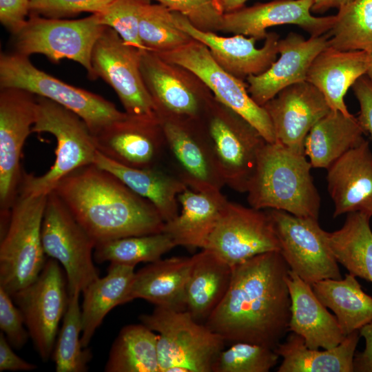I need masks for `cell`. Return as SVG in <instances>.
I'll use <instances>...</instances> for the list:
<instances>
[{"mask_svg":"<svg viewBox=\"0 0 372 372\" xmlns=\"http://www.w3.org/2000/svg\"><path fill=\"white\" fill-rule=\"evenodd\" d=\"M37 96L17 87L0 88V218H8L19 195L21 151L35 123Z\"/></svg>","mask_w":372,"mask_h":372,"instance_id":"cell-15","label":"cell"},{"mask_svg":"<svg viewBox=\"0 0 372 372\" xmlns=\"http://www.w3.org/2000/svg\"><path fill=\"white\" fill-rule=\"evenodd\" d=\"M149 0H114L98 15L100 23L115 30L128 45L146 50L138 34L140 10Z\"/></svg>","mask_w":372,"mask_h":372,"instance_id":"cell-42","label":"cell"},{"mask_svg":"<svg viewBox=\"0 0 372 372\" xmlns=\"http://www.w3.org/2000/svg\"><path fill=\"white\" fill-rule=\"evenodd\" d=\"M352 88L360 108L357 118L364 131L372 138V81L364 74L354 83Z\"/></svg>","mask_w":372,"mask_h":372,"instance_id":"cell-47","label":"cell"},{"mask_svg":"<svg viewBox=\"0 0 372 372\" xmlns=\"http://www.w3.org/2000/svg\"><path fill=\"white\" fill-rule=\"evenodd\" d=\"M156 54L192 72L213 92L216 101L250 123L267 142H276L270 118L265 109L249 95L247 83L219 65L204 44L193 39L172 51Z\"/></svg>","mask_w":372,"mask_h":372,"instance_id":"cell-11","label":"cell"},{"mask_svg":"<svg viewBox=\"0 0 372 372\" xmlns=\"http://www.w3.org/2000/svg\"><path fill=\"white\" fill-rule=\"evenodd\" d=\"M267 211L278 240L279 251L291 271L311 285L324 279L342 278L328 232L321 228L318 219L282 210Z\"/></svg>","mask_w":372,"mask_h":372,"instance_id":"cell-13","label":"cell"},{"mask_svg":"<svg viewBox=\"0 0 372 372\" xmlns=\"http://www.w3.org/2000/svg\"><path fill=\"white\" fill-rule=\"evenodd\" d=\"M158 334L160 372H213L224 349L225 340L205 324L195 320L187 311L156 307L139 316Z\"/></svg>","mask_w":372,"mask_h":372,"instance_id":"cell-5","label":"cell"},{"mask_svg":"<svg viewBox=\"0 0 372 372\" xmlns=\"http://www.w3.org/2000/svg\"><path fill=\"white\" fill-rule=\"evenodd\" d=\"M366 74L372 81V52H369V64Z\"/></svg>","mask_w":372,"mask_h":372,"instance_id":"cell-52","label":"cell"},{"mask_svg":"<svg viewBox=\"0 0 372 372\" xmlns=\"http://www.w3.org/2000/svg\"><path fill=\"white\" fill-rule=\"evenodd\" d=\"M105 28L97 14L72 20L30 14L23 28L12 35L13 52L29 57L43 54L53 63L72 60L81 64L92 80V52Z\"/></svg>","mask_w":372,"mask_h":372,"instance_id":"cell-9","label":"cell"},{"mask_svg":"<svg viewBox=\"0 0 372 372\" xmlns=\"http://www.w3.org/2000/svg\"><path fill=\"white\" fill-rule=\"evenodd\" d=\"M138 34L145 50L154 53L172 51L193 40L176 25L173 12L151 1L141 8Z\"/></svg>","mask_w":372,"mask_h":372,"instance_id":"cell-40","label":"cell"},{"mask_svg":"<svg viewBox=\"0 0 372 372\" xmlns=\"http://www.w3.org/2000/svg\"><path fill=\"white\" fill-rule=\"evenodd\" d=\"M327 189L333 217L360 212L372 217V152L364 139L327 169Z\"/></svg>","mask_w":372,"mask_h":372,"instance_id":"cell-24","label":"cell"},{"mask_svg":"<svg viewBox=\"0 0 372 372\" xmlns=\"http://www.w3.org/2000/svg\"><path fill=\"white\" fill-rule=\"evenodd\" d=\"M11 296L23 316L41 359L48 361L52 358L59 322L66 311L69 298L67 278L59 262L50 258L39 276Z\"/></svg>","mask_w":372,"mask_h":372,"instance_id":"cell-14","label":"cell"},{"mask_svg":"<svg viewBox=\"0 0 372 372\" xmlns=\"http://www.w3.org/2000/svg\"><path fill=\"white\" fill-rule=\"evenodd\" d=\"M319 300L330 309L347 335L372 321V297L351 273L344 278H328L311 285Z\"/></svg>","mask_w":372,"mask_h":372,"instance_id":"cell-34","label":"cell"},{"mask_svg":"<svg viewBox=\"0 0 372 372\" xmlns=\"http://www.w3.org/2000/svg\"><path fill=\"white\" fill-rule=\"evenodd\" d=\"M193 262V256L149 262L135 272L129 302L141 298L156 307L186 311V289Z\"/></svg>","mask_w":372,"mask_h":372,"instance_id":"cell-26","label":"cell"},{"mask_svg":"<svg viewBox=\"0 0 372 372\" xmlns=\"http://www.w3.org/2000/svg\"><path fill=\"white\" fill-rule=\"evenodd\" d=\"M313 0H273L223 14L220 30L225 33L265 39L268 28L293 24L302 28L311 37H318L332 28L335 15L315 17L311 9Z\"/></svg>","mask_w":372,"mask_h":372,"instance_id":"cell-18","label":"cell"},{"mask_svg":"<svg viewBox=\"0 0 372 372\" xmlns=\"http://www.w3.org/2000/svg\"><path fill=\"white\" fill-rule=\"evenodd\" d=\"M32 132L50 133L55 137L56 158L50 169L41 176L23 172L19 194L48 195L69 174L94 164L97 152L94 134L78 114L59 103L37 96Z\"/></svg>","mask_w":372,"mask_h":372,"instance_id":"cell-4","label":"cell"},{"mask_svg":"<svg viewBox=\"0 0 372 372\" xmlns=\"http://www.w3.org/2000/svg\"><path fill=\"white\" fill-rule=\"evenodd\" d=\"M366 132L353 114L330 110L310 130L304 154L312 167L327 169L347 152L359 145Z\"/></svg>","mask_w":372,"mask_h":372,"instance_id":"cell-33","label":"cell"},{"mask_svg":"<svg viewBox=\"0 0 372 372\" xmlns=\"http://www.w3.org/2000/svg\"><path fill=\"white\" fill-rule=\"evenodd\" d=\"M96 243L162 232L156 207L94 164L64 177L53 190Z\"/></svg>","mask_w":372,"mask_h":372,"instance_id":"cell-2","label":"cell"},{"mask_svg":"<svg viewBox=\"0 0 372 372\" xmlns=\"http://www.w3.org/2000/svg\"><path fill=\"white\" fill-rule=\"evenodd\" d=\"M23 316L12 296L0 287V329L10 344L20 349L30 337Z\"/></svg>","mask_w":372,"mask_h":372,"instance_id":"cell-45","label":"cell"},{"mask_svg":"<svg viewBox=\"0 0 372 372\" xmlns=\"http://www.w3.org/2000/svg\"><path fill=\"white\" fill-rule=\"evenodd\" d=\"M134 267L110 263L107 274L95 279L82 291L81 342L83 348L88 347L107 313L114 307L129 302Z\"/></svg>","mask_w":372,"mask_h":372,"instance_id":"cell-31","label":"cell"},{"mask_svg":"<svg viewBox=\"0 0 372 372\" xmlns=\"http://www.w3.org/2000/svg\"><path fill=\"white\" fill-rule=\"evenodd\" d=\"M158 335L144 324L124 326L114 340L104 371L160 372Z\"/></svg>","mask_w":372,"mask_h":372,"instance_id":"cell-36","label":"cell"},{"mask_svg":"<svg viewBox=\"0 0 372 372\" xmlns=\"http://www.w3.org/2000/svg\"><path fill=\"white\" fill-rule=\"evenodd\" d=\"M369 64V52L327 47L311 63L306 81L322 93L331 110L351 115L344 97L349 88L366 74Z\"/></svg>","mask_w":372,"mask_h":372,"instance_id":"cell-27","label":"cell"},{"mask_svg":"<svg viewBox=\"0 0 372 372\" xmlns=\"http://www.w3.org/2000/svg\"><path fill=\"white\" fill-rule=\"evenodd\" d=\"M6 336L0 333V371H33L37 366L18 356L12 350Z\"/></svg>","mask_w":372,"mask_h":372,"instance_id":"cell-48","label":"cell"},{"mask_svg":"<svg viewBox=\"0 0 372 372\" xmlns=\"http://www.w3.org/2000/svg\"><path fill=\"white\" fill-rule=\"evenodd\" d=\"M328 47L340 51L372 52V0H353L338 9Z\"/></svg>","mask_w":372,"mask_h":372,"instance_id":"cell-38","label":"cell"},{"mask_svg":"<svg viewBox=\"0 0 372 372\" xmlns=\"http://www.w3.org/2000/svg\"><path fill=\"white\" fill-rule=\"evenodd\" d=\"M262 107L271 121L276 141L303 154L310 130L331 110L322 93L307 81L285 87Z\"/></svg>","mask_w":372,"mask_h":372,"instance_id":"cell-19","label":"cell"},{"mask_svg":"<svg viewBox=\"0 0 372 372\" xmlns=\"http://www.w3.org/2000/svg\"><path fill=\"white\" fill-rule=\"evenodd\" d=\"M157 1L172 12L187 18L199 30L216 32L220 30L223 12L218 0H149Z\"/></svg>","mask_w":372,"mask_h":372,"instance_id":"cell-43","label":"cell"},{"mask_svg":"<svg viewBox=\"0 0 372 372\" xmlns=\"http://www.w3.org/2000/svg\"><path fill=\"white\" fill-rule=\"evenodd\" d=\"M178 176L190 189L218 192L225 185L200 121L158 118Z\"/></svg>","mask_w":372,"mask_h":372,"instance_id":"cell-17","label":"cell"},{"mask_svg":"<svg viewBox=\"0 0 372 372\" xmlns=\"http://www.w3.org/2000/svg\"><path fill=\"white\" fill-rule=\"evenodd\" d=\"M279 357L273 349L237 342L220 352L213 372H268L276 365Z\"/></svg>","mask_w":372,"mask_h":372,"instance_id":"cell-41","label":"cell"},{"mask_svg":"<svg viewBox=\"0 0 372 372\" xmlns=\"http://www.w3.org/2000/svg\"><path fill=\"white\" fill-rule=\"evenodd\" d=\"M311 167L304 154L266 142L246 192L249 206L318 219L321 200Z\"/></svg>","mask_w":372,"mask_h":372,"instance_id":"cell-3","label":"cell"},{"mask_svg":"<svg viewBox=\"0 0 372 372\" xmlns=\"http://www.w3.org/2000/svg\"><path fill=\"white\" fill-rule=\"evenodd\" d=\"M174 66L153 52H141L142 76L158 116L200 121L211 101L191 87Z\"/></svg>","mask_w":372,"mask_h":372,"instance_id":"cell-23","label":"cell"},{"mask_svg":"<svg viewBox=\"0 0 372 372\" xmlns=\"http://www.w3.org/2000/svg\"><path fill=\"white\" fill-rule=\"evenodd\" d=\"M370 217L360 212L347 214L342 227L328 232L336 261L349 273L372 283V230Z\"/></svg>","mask_w":372,"mask_h":372,"instance_id":"cell-35","label":"cell"},{"mask_svg":"<svg viewBox=\"0 0 372 372\" xmlns=\"http://www.w3.org/2000/svg\"><path fill=\"white\" fill-rule=\"evenodd\" d=\"M178 200L180 213L165 223L163 231L176 246L205 249L227 198L221 192H200L187 187L178 196Z\"/></svg>","mask_w":372,"mask_h":372,"instance_id":"cell-28","label":"cell"},{"mask_svg":"<svg viewBox=\"0 0 372 372\" xmlns=\"http://www.w3.org/2000/svg\"><path fill=\"white\" fill-rule=\"evenodd\" d=\"M30 12V0H0V21L12 35L23 28Z\"/></svg>","mask_w":372,"mask_h":372,"instance_id":"cell-46","label":"cell"},{"mask_svg":"<svg viewBox=\"0 0 372 372\" xmlns=\"http://www.w3.org/2000/svg\"><path fill=\"white\" fill-rule=\"evenodd\" d=\"M360 333L365 340V348L355 353L353 371L372 372V321L363 326Z\"/></svg>","mask_w":372,"mask_h":372,"instance_id":"cell-49","label":"cell"},{"mask_svg":"<svg viewBox=\"0 0 372 372\" xmlns=\"http://www.w3.org/2000/svg\"><path fill=\"white\" fill-rule=\"evenodd\" d=\"M311 12L322 14L331 8L339 9L353 0H313Z\"/></svg>","mask_w":372,"mask_h":372,"instance_id":"cell-50","label":"cell"},{"mask_svg":"<svg viewBox=\"0 0 372 372\" xmlns=\"http://www.w3.org/2000/svg\"><path fill=\"white\" fill-rule=\"evenodd\" d=\"M329 37L327 32L307 40L299 34L290 32L280 39L278 59L263 73L246 79L247 91L252 99L263 106L285 87L305 81L311 63L328 47Z\"/></svg>","mask_w":372,"mask_h":372,"instance_id":"cell-22","label":"cell"},{"mask_svg":"<svg viewBox=\"0 0 372 372\" xmlns=\"http://www.w3.org/2000/svg\"><path fill=\"white\" fill-rule=\"evenodd\" d=\"M114 0H30V14L63 19L81 12L99 13Z\"/></svg>","mask_w":372,"mask_h":372,"instance_id":"cell-44","label":"cell"},{"mask_svg":"<svg viewBox=\"0 0 372 372\" xmlns=\"http://www.w3.org/2000/svg\"><path fill=\"white\" fill-rule=\"evenodd\" d=\"M203 117L205 123L201 124L225 185L245 193L267 141L250 123L217 101L210 103Z\"/></svg>","mask_w":372,"mask_h":372,"instance_id":"cell-8","label":"cell"},{"mask_svg":"<svg viewBox=\"0 0 372 372\" xmlns=\"http://www.w3.org/2000/svg\"><path fill=\"white\" fill-rule=\"evenodd\" d=\"M94 164L113 174L134 192L149 200L165 223L179 214L178 196L188 187L177 175L158 166L143 169L124 166L98 151Z\"/></svg>","mask_w":372,"mask_h":372,"instance_id":"cell-29","label":"cell"},{"mask_svg":"<svg viewBox=\"0 0 372 372\" xmlns=\"http://www.w3.org/2000/svg\"><path fill=\"white\" fill-rule=\"evenodd\" d=\"M176 247L172 238L163 231L133 236L96 243L94 258L98 263L135 267L139 262H155Z\"/></svg>","mask_w":372,"mask_h":372,"instance_id":"cell-37","label":"cell"},{"mask_svg":"<svg viewBox=\"0 0 372 372\" xmlns=\"http://www.w3.org/2000/svg\"><path fill=\"white\" fill-rule=\"evenodd\" d=\"M291 298L289 331L300 335L310 349H331L347 336L335 315L319 300L311 285L291 270L287 277Z\"/></svg>","mask_w":372,"mask_h":372,"instance_id":"cell-25","label":"cell"},{"mask_svg":"<svg viewBox=\"0 0 372 372\" xmlns=\"http://www.w3.org/2000/svg\"><path fill=\"white\" fill-rule=\"evenodd\" d=\"M44 253L63 267L69 295L99 277L94 260L96 242L52 191L47 196L41 227Z\"/></svg>","mask_w":372,"mask_h":372,"instance_id":"cell-10","label":"cell"},{"mask_svg":"<svg viewBox=\"0 0 372 372\" xmlns=\"http://www.w3.org/2000/svg\"><path fill=\"white\" fill-rule=\"evenodd\" d=\"M98 152L110 160L134 168H149L158 163L166 147L158 118L127 114L94 135Z\"/></svg>","mask_w":372,"mask_h":372,"instance_id":"cell-20","label":"cell"},{"mask_svg":"<svg viewBox=\"0 0 372 372\" xmlns=\"http://www.w3.org/2000/svg\"><path fill=\"white\" fill-rule=\"evenodd\" d=\"M289 270L277 251L233 267L225 296L204 324L226 342H245L275 349L289 331Z\"/></svg>","mask_w":372,"mask_h":372,"instance_id":"cell-1","label":"cell"},{"mask_svg":"<svg viewBox=\"0 0 372 372\" xmlns=\"http://www.w3.org/2000/svg\"><path fill=\"white\" fill-rule=\"evenodd\" d=\"M3 87L21 88L59 103L78 114L94 135L127 116L103 96L39 70L29 56L14 52L0 54V88Z\"/></svg>","mask_w":372,"mask_h":372,"instance_id":"cell-6","label":"cell"},{"mask_svg":"<svg viewBox=\"0 0 372 372\" xmlns=\"http://www.w3.org/2000/svg\"><path fill=\"white\" fill-rule=\"evenodd\" d=\"M48 195L19 194L0 242V287L10 296L41 272L45 253L41 227Z\"/></svg>","mask_w":372,"mask_h":372,"instance_id":"cell-7","label":"cell"},{"mask_svg":"<svg viewBox=\"0 0 372 372\" xmlns=\"http://www.w3.org/2000/svg\"><path fill=\"white\" fill-rule=\"evenodd\" d=\"M81 293L76 291L69 295L67 309L52 355L56 372H85L92 358L91 350L83 348L81 342Z\"/></svg>","mask_w":372,"mask_h":372,"instance_id":"cell-39","label":"cell"},{"mask_svg":"<svg viewBox=\"0 0 372 372\" xmlns=\"http://www.w3.org/2000/svg\"><path fill=\"white\" fill-rule=\"evenodd\" d=\"M173 12L176 25L182 30L204 44L219 65L241 80L263 73L277 59L280 36L276 32H268L262 48H256L254 37L242 34L221 37L199 30L183 14Z\"/></svg>","mask_w":372,"mask_h":372,"instance_id":"cell-21","label":"cell"},{"mask_svg":"<svg viewBox=\"0 0 372 372\" xmlns=\"http://www.w3.org/2000/svg\"><path fill=\"white\" fill-rule=\"evenodd\" d=\"M205 249L231 267L263 253L280 251L267 211L228 200Z\"/></svg>","mask_w":372,"mask_h":372,"instance_id":"cell-16","label":"cell"},{"mask_svg":"<svg viewBox=\"0 0 372 372\" xmlns=\"http://www.w3.org/2000/svg\"><path fill=\"white\" fill-rule=\"evenodd\" d=\"M193 258L186 289V311L204 324L225 296L233 267L207 249Z\"/></svg>","mask_w":372,"mask_h":372,"instance_id":"cell-30","label":"cell"},{"mask_svg":"<svg viewBox=\"0 0 372 372\" xmlns=\"http://www.w3.org/2000/svg\"><path fill=\"white\" fill-rule=\"evenodd\" d=\"M360 330L347 335L336 347L324 349L307 347L304 339L291 332L274 349L282 358L278 372H353V358Z\"/></svg>","mask_w":372,"mask_h":372,"instance_id":"cell-32","label":"cell"},{"mask_svg":"<svg viewBox=\"0 0 372 372\" xmlns=\"http://www.w3.org/2000/svg\"><path fill=\"white\" fill-rule=\"evenodd\" d=\"M248 0H218L223 13L232 12L245 6Z\"/></svg>","mask_w":372,"mask_h":372,"instance_id":"cell-51","label":"cell"},{"mask_svg":"<svg viewBox=\"0 0 372 372\" xmlns=\"http://www.w3.org/2000/svg\"><path fill=\"white\" fill-rule=\"evenodd\" d=\"M142 51L127 44L115 30L106 26L92 52V80L101 78L107 83L127 115L158 118L141 70Z\"/></svg>","mask_w":372,"mask_h":372,"instance_id":"cell-12","label":"cell"}]
</instances>
